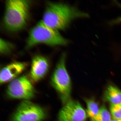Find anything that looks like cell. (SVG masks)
Segmentation results:
<instances>
[{"mask_svg": "<svg viewBox=\"0 0 121 121\" xmlns=\"http://www.w3.org/2000/svg\"><path fill=\"white\" fill-rule=\"evenodd\" d=\"M115 3L117 4L118 6L121 9V4L117 1H114ZM121 24V16L113 20L110 22V25H114Z\"/></svg>", "mask_w": 121, "mask_h": 121, "instance_id": "9a60e30c", "label": "cell"}, {"mask_svg": "<svg viewBox=\"0 0 121 121\" xmlns=\"http://www.w3.org/2000/svg\"><path fill=\"white\" fill-rule=\"evenodd\" d=\"M48 117L44 109L28 100H25L18 106L9 121H44Z\"/></svg>", "mask_w": 121, "mask_h": 121, "instance_id": "5b68a950", "label": "cell"}, {"mask_svg": "<svg viewBox=\"0 0 121 121\" xmlns=\"http://www.w3.org/2000/svg\"><path fill=\"white\" fill-rule=\"evenodd\" d=\"M66 54H62L51 78V82L64 104L70 98L71 84L66 67Z\"/></svg>", "mask_w": 121, "mask_h": 121, "instance_id": "277c9868", "label": "cell"}, {"mask_svg": "<svg viewBox=\"0 0 121 121\" xmlns=\"http://www.w3.org/2000/svg\"><path fill=\"white\" fill-rule=\"evenodd\" d=\"M111 116L106 107L103 105L100 108L99 113L91 121H111Z\"/></svg>", "mask_w": 121, "mask_h": 121, "instance_id": "7c38bea8", "label": "cell"}, {"mask_svg": "<svg viewBox=\"0 0 121 121\" xmlns=\"http://www.w3.org/2000/svg\"><path fill=\"white\" fill-rule=\"evenodd\" d=\"M87 116L79 102L70 99L59 112L56 121H86Z\"/></svg>", "mask_w": 121, "mask_h": 121, "instance_id": "52a82bcc", "label": "cell"}, {"mask_svg": "<svg viewBox=\"0 0 121 121\" xmlns=\"http://www.w3.org/2000/svg\"><path fill=\"white\" fill-rule=\"evenodd\" d=\"M30 4L28 0L6 1L4 22L8 30L16 31L25 26L28 18Z\"/></svg>", "mask_w": 121, "mask_h": 121, "instance_id": "7a4b0ae2", "label": "cell"}, {"mask_svg": "<svg viewBox=\"0 0 121 121\" xmlns=\"http://www.w3.org/2000/svg\"><path fill=\"white\" fill-rule=\"evenodd\" d=\"M85 101L87 106V115L91 120L97 115L99 112L100 108L98 103L94 100L86 99Z\"/></svg>", "mask_w": 121, "mask_h": 121, "instance_id": "8fae6325", "label": "cell"}, {"mask_svg": "<svg viewBox=\"0 0 121 121\" xmlns=\"http://www.w3.org/2000/svg\"><path fill=\"white\" fill-rule=\"evenodd\" d=\"M104 98L111 104L121 103V90L115 86H109L104 94Z\"/></svg>", "mask_w": 121, "mask_h": 121, "instance_id": "30bf717a", "label": "cell"}, {"mask_svg": "<svg viewBox=\"0 0 121 121\" xmlns=\"http://www.w3.org/2000/svg\"><path fill=\"white\" fill-rule=\"evenodd\" d=\"M111 121H121V120H115V119H112V120Z\"/></svg>", "mask_w": 121, "mask_h": 121, "instance_id": "2e32d148", "label": "cell"}, {"mask_svg": "<svg viewBox=\"0 0 121 121\" xmlns=\"http://www.w3.org/2000/svg\"><path fill=\"white\" fill-rule=\"evenodd\" d=\"M88 13L74 6L61 3H47L43 15L42 22L51 28L57 30L66 29L73 21L88 18Z\"/></svg>", "mask_w": 121, "mask_h": 121, "instance_id": "6da1fadb", "label": "cell"}, {"mask_svg": "<svg viewBox=\"0 0 121 121\" xmlns=\"http://www.w3.org/2000/svg\"><path fill=\"white\" fill-rule=\"evenodd\" d=\"M49 62L45 57L36 56L32 60L30 76L31 82H38L45 76L49 70Z\"/></svg>", "mask_w": 121, "mask_h": 121, "instance_id": "ba28073f", "label": "cell"}, {"mask_svg": "<svg viewBox=\"0 0 121 121\" xmlns=\"http://www.w3.org/2000/svg\"><path fill=\"white\" fill-rule=\"evenodd\" d=\"M110 110L113 119L116 120H121V103L111 104Z\"/></svg>", "mask_w": 121, "mask_h": 121, "instance_id": "4fadbf2b", "label": "cell"}, {"mask_svg": "<svg viewBox=\"0 0 121 121\" xmlns=\"http://www.w3.org/2000/svg\"><path fill=\"white\" fill-rule=\"evenodd\" d=\"M7 93L12 99L29 100L34 97L35 90L31 81L26 75L17 78L10 82Z\"/></svg>", "mask_w": 121, "mask_h": 121, "instance_id": "8992f818", "label": "cell"}, {"mask_svg": "<svg viewBox=\"0 0 121 121\" xmlns=\"http://www.w3.org/2000/svg\"><path fill=\"white\" fill-rule=\"evenodd\" d=\"M13 48L11 43L1 38L0 40V52L4 54L9 52Z\"/></svg>", "mask_w": 121, "mask_h": 121, "instance_id": "5bb4252c", "label": "cell"}, {"mask_svg": "<svg viewBox=\"0 0 121 121\" xmlns=\"http://www.w3.org/2000/svg\"><path fill=\"white\" fill-rule=\"evenodd\" d=\"M69 42L58 30L48 26L41 21L30 30L26 48L29 49L40 43L52 46L65 45Z\"/></svg>", "mask_w": 121, "mask_h": 121, "instance_id": "3957f363", "label": "cell"}, {"mask_svg": "<svg viewBox=\"0 0 121 121\" xmlns=\"http://www.w3.org/2000/svg\"><path fill=\"white\" fill-rule=\"evenodd\" d=\"M26 63L19 62H14L3 68L0 74L1 84L11 81L25 70L27 67Z\"/></svg>", "mask_w": 121, "mask_h": 121, "instance_id": "9c48e42d", "label": "cell"}]
</instances>
